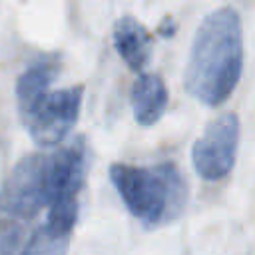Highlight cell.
<instances>
[{"label": "cell", "instance_id": "3957f363", "mask_svg": "<svg viewBox=\"0 0 255 255\" xmlns=\"http://www.w3.org/2000/svg\"><path fill=\"white\" fill-rule=\"evenodd\" d=\"M110 179L129 213L149 229L167 225L185 211L189 187L171 161L149 167L114 163Z\"/></svg>", "mask_w": 255, "mask_h": 255}, {"label": "cell", "instance_id": "ba28073f", "mask_svg": "<svg viewBox=\"0 0 255 255\" xmlns=\"http://www.w3.org/2000/svg\"><path fill=\"white\" fill-rule=\"evenodd\" d=\"M58 72H60V56H56V54L42 56L32 66H28V70L16 82V100H18V104L50 90Z\"/></svg>", "mask_w": 255, "mask_h": 255}, {"label": "cell", "instance_id": "6da1fadb", "mask_svg": "<svg viewBox=\"0 0 255 255\" xmlns=\"http://www.w3.org/2000/svg\"><path fill=\"white\" fill-rule=\"evenodd\" d=\"M86 165L88 149L80 135L12 167L0 185V255H66Z\"/></svg>", "mask_w": 255, "mask_h": 255}, {"label": "cell", "instance_id": "9c48e42d", "mask_svg": "<svg viewBox=\"0 0 255 255\" xmlns=\"http://www.w3.org/2000/svg\"><path fill=\"white\" fill-rule=\"evenodd\" d=\"M173 32H175V24L171 22V18H165V22L159 26V34H163L165 38H169Z\"/></svg>", "mask_w": 255, "mask_h": 255}, {"label": "cell", "instance_id": "52a82bcc", "mask_svg": "<svg viewBox=\"0 0 255 255\" xmlns=\"http://www.w3.org/2000/svg\"><path fill=\"white\" fill-rule=\"evenodd\" d=\"M131 108L137 124L153 126L167 108V88L157 74H141L131 88Z\"/></svg>", "mask_w": 255, "mask_h": 255}, {"label": "cell", "instance_id": "277c9868", "mask_svg": "<svg viewBox=\"0 0 255 255\" xmlns=\"http://www.w3.org/2000/svg\"><path fill=\"white\" fill-rule=\"evenodd\" d=\"M82 96L84 86H72L66 90H46L18 104L20 120L30 137L40 147H54L66 139L80 116Z\"/></svg>", "mask_w": 255, "mask_h": 255}, {"label": "cell", "instance_id": "7a4b0ae2", "mask_svg": "<svg viewBox=\"0 0 255 255\" xmlns=\"http://www.w3.org/2000/svg\"><path fill=\"white\" fill-rule=\"evenodd\" d=\"M243 70V30L239 14L225 6L207 14L193 38L185 66V90L205 106L223 104Z\"/></svg>", "mask_w": 255, "mask_h": 255}, {"label": "cell", "instance_id": "8992f818", "mask_svg": "<svg viewBox=\"0 0 255 255\" xmlns=\"http://www.w3.org/2000/svg\"><path fill=\"white\" fill-rule=\"evenodd\" d=\"M114 48L133 72H141L151 56V36L133 16H122L114 26Z\"/></svg>", "mask_w": 255, "mask_h": 255}, {"label": "cell", "instance_id": "5b68a950", "mask_svg": "<svg viewBox=\"0 0 255 255\" xmlns=\"http://www.w3.org/2000/svg\"><path fill=\"white\" fill-rule=\"evenodd\" d=\"M239 143V120L237 114L225 112L205 126L203 133L191 147V161L201 179H223L235 165Z\"/></svg>", "mask_w": 255, "mask_h": 255}]
</instances>
